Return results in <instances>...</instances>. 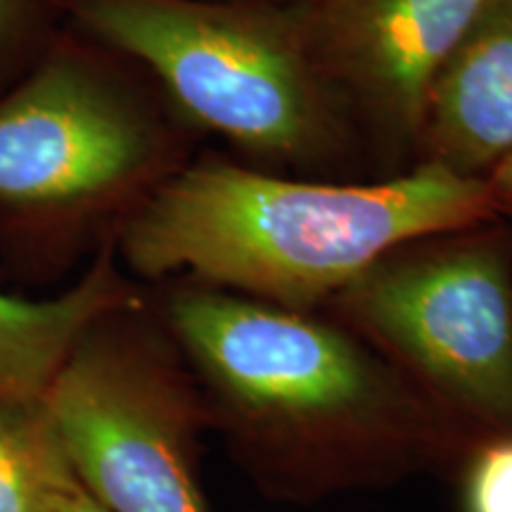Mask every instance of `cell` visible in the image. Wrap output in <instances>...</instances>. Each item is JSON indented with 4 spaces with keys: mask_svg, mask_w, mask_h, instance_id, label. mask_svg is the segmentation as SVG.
I'll use <instances>...</instances> for the list:
<instances>
[{
    "mask_svg": "<svg viewBox=\"0 0 512 512\" xmlns=\"http://www.w3.org/2000/svg\"><path fill=\"white\" fill-rule=\"evenodd\" d=\"M43 406L74 475L107 512H209L207 401L147 297L91 325Z\"/></svg>",
    "mask_w": 512,
    "mask_h": 512,
    "instance_id": "obj_6",
    "label": "cell"
},
{
    "mask_svg": "<svg viewBox=\"0 0 512 512\" xmlns=\"http://www.w3.org/2000/svg\"><path fill=\"white\" fill-rule=\"evenodd\" d=\"M486 183H489L491 195H494L498 216L512 219V152L501 164L494 166V171L486 176Z\"/></svg>",
    "mask_w": 512,
    "mask_h": 512,
    "instance_id": "obj_14",
    "label": "cell"
},
{
    "mask_svg": "<svg viewBox=\"0 0 512 512\" xmlns=\"http://www.w3.org/2000/svg\"><path fill=\"white\" fill-rule=\"evenodd\" d=\"M498 0H302L294 5L318 72L380 143L418 150L441 69Z\"/></svg>",
    "mask_w": 512,
    "mask_h": 512,
    "instance_id": "obj_7",
    "label": "cell"
},
{
    "mask_svg": "<svg viewBox=\"0 0 512 512\" xmlns=\"http://www.w3.org/2000/svg\"><path fill=\"white\" fill-rule=\"evenodd\" d=\"M88 36L53 31L0 91V261L29 283L114 240L185 164L181 133Z\"/></svg>",
    "mask_w": 512,
    "mask_h": 512,
    "instance_id": "obj_3",
    "label": "cell"
},
{
    "mask_svg": "<svg viewBox=\"0 0 512 512\" xmlns=\"http://www.w3.org/2000/svg\"><path fill=\"white\" fill-rule=\"evenodd\" d=\"M422 164L486 178L512 152V0H498L434 81Z\"/></svg>",
    "mask_w": 512,
    "mask_h": 512,
    "instance_id": "obj_8",
    "label": "cell"
},
{
    "mask_svg": "<svg viewBox=\"0 0 512 512\" xmlns=\"http://www.w3.org/2000/svg\"><path fill=\"white\" fill-rule=\"evenodd\" d=\"M211 430L261 496L287 505L451 477L472 441L354 330L214 287L157 304Z\"/></svg>",
    "mask_w": 512,
    "mask_h": 512,
    "instance_id": "obj_1",
    "label": "cell"
},
{
    "mask_svg": "<svg viewBox=\"0 0 512 512\" xmlns=\"http://www.w3.org/2000/svg\"><path fill=\"white\" fill-rule=\"evenodd\" d=\"M72 27L145 69L183 124L261 162H328L347 112L292 8L254 0H53Z\"/></svg>",
    "mask_w": 512,
    "mask_h": 512,
    "instance_id": "obj_4",
    "label": "cell"
},
{
    "mask_svg": "<svg viewBox=\"0 0 512 512\" xmlns=\"http://www.w3.org/2000/svg\"><path fill=\"white\" fill-rule=\"evenodd\" d=\"M470 439L512 432V249L477 226L403 245L325 306Z\"/></svg>",
    "mask_w": 512,
    "mask_h": 512,
    "instance_id": "obj_5",
    "label": "cell"
},
{
    "mask_svg": "<svg viewBox=\"0 0 512 512\" xmlns=\"http://www.w3.org/2000/svg\"><path fill=\"white\" fill-rule=\"evenodd\" d=\"M69 463V460H67ZM50 512H107L95 498L88 494L86 486L74 475L72 465L57 479L53 498H50Z\"/></svg>",
    "mask_w": 512,
    "mask_h": 512,
    "instance_id": "obj_13",
    "label": "cell"
},
{
    "mask_svg": "<svg viewBox=\"0 0 512 512\" xmlns=\"http://www.w3.org/2000/svg\"><path fill=\"white\" fill-rule=\"evenodd\" d=\"M498 219L486 178L437 164L330 183L204 157L159 183L114 247L138 283H195L316 313L394 249Z\"/></svg>",
    "mask_w": 512,
    "mask_h": 512,
    "instance_id": "obj_2",
    "label": "cell"
},
{
    "mask_svg": "<svg viewBox=\"0 0 512 512\" xmlns=\"http://www.w3.org/2000/svg\"><path fill=\"white\" fill-rule=\"evenodd\" d=\"M67 465L46 406L0 408V512H50Z\"/></svg>",
    "mask_w": 512,
    "mask_h": 512,
    "instance_id": "obj_10",
    "label": "cell"
},
{
    "mask_svg": "<svg viewBox=\"0 0 512 512\" xmlns=\"http://www.w3.org/2000/svg\"><path fill=\"white\" fill-rule=\"evenodd\" d=\"M38 0H0V91L34 60L48 34L36 27Z\"/></svg>",
    "mask_w": 512,
    "mask_h": 512,
    "instance_id": "obj_12",
    "label": "cell"
},
{
    "mask_svg": "<svg viewBox=\"0 0 512 512\" xmlns=\"http://www.w3.org/2000/svg\"><path fill=\"white\" fill-rule=\"evenodd\" d=\"M143 299V285L121 266L114 240L102 242L79 278L55 297L0 290V408L43 406L91 325Z\"/></svg>",
    "mask_w": 512,
    "mask_h": 512,
    "instance_id": "obj_9",
    "label": "cell"
},
{
    "mask_svg": "<svg viewBox=\"0 0 512 512\" xmlns=\"http://www.w3.org/2000/svg\"><path fill=\"white\" fill-rule=\"evenodd\" d=\"M451 479L460 512H512V432L472 441Z\"/></svg>",
    "mask_w": 512,
    "mask_h": 512,
    "instance_id": "obj_11",
    "label": "cell"
}]
</instances>
